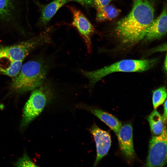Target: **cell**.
Listing matches in <instances>:
<instances>
[{
    "label": "cell",
    "instance_id": "2",
    "mask_svg": "<svg viewBox=\"0 0 167 167\" xmlns=\"http://www.w3.org/2000/svg\"><path fill=\"white\" fill-rule=\"evenodd\" d=\"M54 29L48 28L38 35L19 43L0 47V70H8L15 62L24 61L34 49L50 42L51 33Z\"/></svg>",
    "mask_w": 167,
    "mask_h": 167
},
{
    "label": "cell",
    "instance_id": "7",
    "mask_svg": "<svg viewBox=\"0 0 167 167\" xmlns=\"http://www.w3.org/2000/svg\"><path fill=\"white\" fill-rule=\"evenodd\" d=\"M73 15L71 25L78 31L83 39L89 53L92 49V37L95 29L91 23L79 9L71 6H67Z\"/></svg>",
    "mask_w": 167,
    "mask_h": 167
},
{
    "label": "cell",
    "instance_id": "20",
    "mask_svg": "<svg viewBox=\"0 0 167 167\" xmlns=\"http://www.w3.org/2000/svg\"><path fill=\"white\" fill-rule=\"evenodd\" d=\"M164 112L162 117L163 123L166 124L167 122V100L164 102Z\"/></svg>",
    "mask_w": 167,
    "mask_h": 167
},
{
    "label": "cell",
    "instance_id": "15",
    "mask_svg": "<svg viewBox=\"0 0 167 167\" xmlns=\"http://www.w3.org/2000/svg\"><path fill=\"white\" fill-rule=\"evenodd\" d=\"M15 6L13 0H0V19L10 23L14 19Z\"/></svg>",
    "mask_w": 167,
    "mask_h": 167
},
{
    "label": "cell",
    "instance_id": "14",
    "mask_svg": "<svg viewBox=\"0 0 167 167\" xmlns=\"http://www.w3.org/2000/svg\"><path fill=\"white\" fill-rule=\"evenodd\" d=\"M147 119L149 124L151 131L153 135H158L161 134L165 125L162 116L156 109H154L148 116Z\"/></svg>",
    "mask_w": 167,
    "mask_h": 167
},
{
    "label": "cell",
    "instance_id": "12",
    "mask_svg": "<svg viewBox=\"0 0 167 167\" xmlns=\"http://www.w3.org/2000/svg\"><path fill=\"white\" fill-rule=\"evenodd\" d=\"M84 107L108 126L116 134L122 126L121 122L116 118L107 112L98 109L84 105Z\"/></svg>",
    "mask_w": 167,
    "mask_h": 167
},
{
    "label": "cell",
    "instance_id": "1",
    "mask_svg": "<svg viewBox=\"0 0 167 167\" xmlns=\"http://www.w3.org/2000/svg\"><path fill=\"white\" fill-rule=\"evenodd\" d=\"M155 6V0H133L130 13L115 26V35L121 43L131 46L144 38L154 19Z\"/></svg>",
    "mask_w": 167,
    "mask_h": 167
},
{
    "label": "cell",
    "instance_id": "13",
    "mask_svg": "<svg viewBox=\"0 0 167 167\" xmlns=\"http://www.w3.org/2000/svg\"><path fill=\"white\" fill-rule=\"evenodd\" d=\"M120 10L113 5L108 4L97 9L96 19L98 22L111 20L116 18Z\"/></svg>",
    "mask_w": 167,
    "mask_h": 167
},
{
    "label": "cell",
    "instance_id": "16",
    "mask_svg": "<svg viewBox=\"0 0 167 167\" xmlns=\"http://www.w3.org/2000/svg\"><path fill=\"white\" fill-rule=\"evenodd\" d=\"M167 90L166 88L162 87L157 89L153 92L152 104L154 109H156L162 105L166 100Z\"/></svg>",
    "mask_w": 167,
    "mask_h": 167
},
{
    "label": "cell",
    "instance_id": "9",
    "mask_svg": "<svg viewBox=\"0 0 167 167\" xmlns=\"http://www.w3.org/2000/svg\"><path fill=\"white\" fill-rule=\"evenodd\" d=\"M119 146L122 152L127 159L132 160L135 157L133 129L130 123L122 125L116 134Z\"/></svg>",
    "mask_w": 167,
    "mask_h": 167
},
{
    "label": "cell",
    "instance_id": "17",
    "mask_svg": "<svg viewBox=\"0 0 167 167\" xmlns=\"http://www.w3.org/2000/svg\"><path fill=\"white\" fill-rule=\"evenodd\" d=\"M17 167H36L34 163L27 155L19 159L15 164Z\"/></svg>",
    "mask_w": 167,
    "mask_h": 167
},
{
    "label": "cell",
    "instance_id": "3",
    "mask_svg": "<svg viewBox=\"0 0 167 167\" xmlns=\"http://www.w3.org/2000/svg\"><path fill=\"white\" fill-rule=\"evenodd\" d=\"M48 69V65L41 61L32 60L25 63L13 77L12 89L19 93L33 90L44 83Z\"/></svg>",
    "mask_w": 167,
    "mask_h": 167
},
{
    "label": "cell",
    "instance_id": "19",
    "mask_svg": "<svg viewBox=\"0 0 167 167\" xmlns=\"http://www.w3.org/2000/svg\"><path fill=\"white\" fill-rule=\"evenodd\" d=\"M113 0H94V6L96 9L109 4Z\"/></svg>",
    "mask_w": 167,
    "mask_h": 167
},
{
    "label": "cell",
    "instance_id": "18",
    "mask_svg": "<svg viewBox=\"0 0 167 167\" xmlns=\"http://www.w3.org/2000/svg\"><path fill=\"white\" fill-rule=\"evenodd\" d=\"M77 2L86 7H90L95 6L94 0H69Z\"/></svg>",
    "mask_w": 167,
    "mask_h": 167
},
{
    "label": "cell",
    "instance_id": "11",
    "mask_svg": "<svg viewBox=\"0 0 167 167\" xmlns=\"http://www.w3.org/2000/svg\"><path fill=\"white\" fill-rule=\"evenodd\" d=\"M69 0H53L49 3L43 5L35 1L39 7L41 15L37 23L38 26H46L58 11Z\"/></svg>",
    "mask_w": 167,
    "mask_h": 167
},
{
    "label": "cell",
    "instance_id": "5",
    "mask_svg": "<svg viewBox=\"0 0 167 167\" xmlns=\"http://www.w3.org/2000/svg\"><path fill=\"white\" fill-rule=\"evenodd\" d=\"M54 95V89L49 83H44L32 90L24 107L22 126H27L38 116Z\"/></svg>",
    "mask_w": 167,
    "mask_h": 167
},
{
    "label": "cell",
    "instance_id": "4",
    "mask_svg": "<svg viewBox=\"0 0 167 167\" xmlns=\"http://www.w3.org/2000/svg\"><path fill=\"white\" fill-rule=\"evenodd\" d=\"M157 62L155 59H124L97 70L90 71L81 70L80 72L88 79L90 86L93 87L102 78L112 73L146 71L154 67Z\"/></svg>",
    "mask_w": 167,
    "mask_h": 167
},
{
    "label": "cell",
    "instance_id": "6",
    "mask_svg": "<svg viewBox=\"0 0 167 167\" xmlns=\"http://www.w3.org/2000/svg\"><path fill=\"white\" fill-rule=\"evenodd\" d=\"M167 130L165 126L161 134L153 135L150 140L145 166L163 167L167 163Z\"/></svg>",
    "mask_w": 167,
    "mask_h": 167
},
{
    "label": "cell",
    "instance_id": "8",
    "mask_svg": "<svg viewBox=\"0 0 167 167\" xmlns=\"http://www.w3.org/2000/svg\"><path fill=\"white\" fill-rule=\"evenodd\" d=\"M93 135L96 144V156L93 166H96L106 154L111 145V138L108 132L99 128L94 124L89 130Z\"/></svg>",
    "mask_w": 167,
    "mask_h": 167
},
{
    "label": "cell",
    "instance_id": "10",
    "mask_svg": "<svg viewBox=\"0 0 167 167\" xmlns=\"http://www.w3.org/2000/svg\"><path fill=\"white\" fill-rule=\"evenodd\" d=\"M167 6H164L161 15L154 19L148 28L144 37L146 41L159 39L167 33Z\"/></svg>",
    "mask_w": 167,
    "mask_h": 167
},
{
    "label": "cell",
    "instance_id": "21",
    "mask_svg": "<svg viewBox=\"0 0 167 167\" xmlns=\"http://www.w3.org/2000/svg\"><path fill=\"white\" fill-rule=\"evenodd\" d=\"M164 66L165 69V71H166V69H167V56L166 55V56L165 58V59Z\"/></svg>",
    "mask_w": 167,
    "mask_h": 167
}]
</instances>
